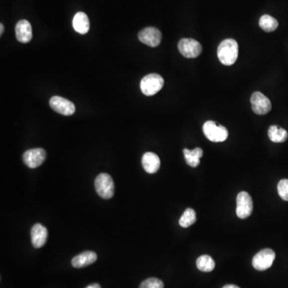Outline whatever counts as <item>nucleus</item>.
I'll list each match as a JSON object with an SVG mask.
<instances>
[{
    "label": "nucleus",
    "instance_id": "9",
    "mask_svg": "<svg viewBox=\"0 0 288 288\" xmlns=\"http://www.w3.org/2000/svg\"><path fill=\"white\" fill-rule=\"evenodd\" d=\"M49 103L52 110L63 115L69 116L76 112V106L73 102L60 96H53Z\"/></svg>",
    "mask_w": 288,
    "mask_h": 288
},
{
    "label": "nucleus",
    "instance_id": "17",
    "mask_svg": "<svg viewBox=\"0 0 288 288\" xmlns=\"http://www.w3.org/2000/svg\"><path fill=\"white\" fill-rule=\"evenodd\" d=\"M184 155L187 164L192 168H196L200 164V158L203 156V151L200 147H196L192 151L184 149Z\"/></svg>",
    "mask_w": 288,
    "mask_h": 288
},
{
    "label": "nucleus",
    "instance_id": "6",
    "mask_svg": "<svg viewBox=\"0 0 288 288\" xmlns=\"http://www.w3.org/2000/svg\"><path fill=\"white\" fill-rule=\"evenodd\" d=\"M236 215L239 219H246L252 215L253 201L247 192H239L236 199Z\"/></svg>",
    "mask_w": 288,
    "mask_h": 288
},
{
    "label": "nucleus",
    "instance_id": "13",
    "mask_svg": "<svg viewBox=\"0 0 288 288\" xmlns=\"http://www.w3.org/2000/svg\"><path fill=\"white\" fill-rule=\"evenodd\" d=\"M15 35L18 42L29 43L32 39V28L28 21L22 19L18 21L15 26Z\"/></svg>",
    "mask_w": 288,
    "mask_h": 288
},
{
    "label": "nucleus",
    "instance_id": "12",
    "mask_svg": "<svg viewBox=\"0 0 288 288\" xmlns=\"http://www.w3.org/2000/svg\"><path fill=\"white\" fill-rule=\"evenodd\" d=\"M47 228L40 223H36L33 226L31 231V243L35 248H40L45 245L47 242Z\"/></svg>",
    "mask_w": 288,
    "mask_h": 288
},
{
    "label": "nucleus",
    "instance_id": "4",
    "mask_svg": "<svg viewBox=\"0 0 288 288\" xmlns=\"http://www.w3.org/2000/svg\"><path fill=\"white\" fill-rule=\"evenodd\" d=\"M202 131L206 139L215 143L224 142L228 137L227 128L222 125L217 124L214 121H206L202 127Z\"/></svg>",
    "mask_w": 288,
    "mask_h": 288
},
{
    "label": "nucleus",
    "instance_id": "16",
    "mask_svg": "<svg viewBox=\"0 0 288 288\" xmlns=\"http://www.w3.org/2000/svg\"><path fill=\"white\" fill-rule=\"evenodd\" d=\"M72 25L75 31L81 35H85L90 29V21L88 15L81 11L76 13V15L74 16Z\"/></svg>",
    "mask_w": 288,
    "mask_h": 288
},
{
    "label": "nucleus",
    "instance_id": "22",
    "mask_svg": "<svg viewBox=\"0 0 288 288\" xmlns=\"http://www.w3.org/2000/svg\"><path fill=\"white\" fill-rule=\"evenodd\" d=\"M164 284L162 280L157 278H149L141 283L139 288H164Z\"/></svg>",
    "mask_w": 288,
    "mask_h": 288
},
{
    "label": "nucleus",
    "instance_id": "18",
    "mask_svg": "<svg viewBox=\"0 0 288 288\" xmlns=\"http://www.w3.org/2000/svg\"><path fill=\"white\" fill-rule=\"evenodd\" d=\"M268 136H269V139L274 143H284L288 139V134L285 129L273 125L269 127Z\"/></svg>",
    "mask_w": 288,
    "mask_h": 288
},
{
    "label": "nucleus",
    "instance_id": "23",
    "mask_svg": "<svg viewBox=\"0 0 288 288\" xmlns=\"http://www.w3.org/2000/svg\"><path fill=\"white\" fill-rule=\"evenodd\" d=\"M278 193L284 200L288 201V180H280L278 184Z\"/></svg>",
    "mask_w": 288,
    "mask_h": 288
},
{
    "label": "nucleus",
    "instance_id": "10",
    "mask_svg": "<svg viewBox=\"0 0 288 288\" xmlns=\"http://www.w3.org/2000/svg\"><path fill=\"white\" fill-rule=\"evenodd\" d=\"M252 110L257 114H268L272 110L269 98L260 92H254L251 98Z\"/></svg>",
    "mask_w": 288,
    "mask_h": 288
},
{
    "label": "nucleus",
    "instance_id": "11",
    "mask_svg": "<svg viewBox=\"0 0 288 288\" xmlns=\"http://www.w3.org/2000/svg\"><path fill=\"white\" fill-rule=\"evenodd\" d=\"M140 42L151 47L160 45L162 40V33L156 27H146L138 35Z\"/></svg>",
    "mask_w": 288,
    "mask_h": 288
},
{
    "label": "nucleus",
    "instance_id": "21",
    "mask_svg": "<svg viewBox=\"0 0 288 288\" xmlns=\"http://www.w3.org/2000/svg\"><path fill=\"white\" fill-rule=\"evenodd\" d=\"M196 222V213L193 209L188 208L180 219V225L184 228L189 227Z\"/></svg>",
    "mask_w": 288,
    "mask_h": 288
},
{
    "label": "nucleus",
    "instance_id": "19",
    "mask_svg": "<svg viewBox=\"0 0 288 288\" xmlns=\"http://www.w3.org/2000/svg\"><path fill=\"white\" fill-rule=\"evenodd\" d=\"M196 266L198 270L203 272H210L214 270L215 263L210 256H201L198 258L196 261Z\"/></svg>",
    "mask_w": 288,
    "mask_h": 288
},
{
    "label": "nucleus",
    "instance_id": "26",
    "mask_svg": "<svg viewBox=\"0 0 288 288\" xmlns=\"http://www.w3.org/2000/svg\"><path fill=\"white\" fill-rule=\"evenodd\" d=\"M0 28H1V30H0V35H2L3 31H4V27H3V24H2V23L0 24Z\"/></svg>",
    "mask_w": 288,
    "mask_h": 288
},
{
    "label": "nucleus",
    "instance_id": "24",
    "mask_svg": "<svg viewBox=\"0 0 288 288\" xmlns=\"http://www.w3.org/2000/svg\"><path fill=\"white\" fill-rule=\"evenodd\" d=\"M86 288H101V287L98 284H92L88 285Z\"/></svg>",
    "mask_w": 288,
    "mask_h": 288
},
{
    "label": "nucleus",
    "instance_id": "15",
    "mask_svg": "<svg viewBox=\"0 0 288 288\" xmlns=\"http://www.w3.org/2000/svg\"><path fill=\"white\" fill-rule=\"evenodd\" d=\"M96 260H97V255L96 252L87 251L74 257L72 260V265L76 268H85L91 264H94Z\"/></svg>",
    "mask_w": 288,
    "mask_h": 288
},
{
    "label": "nucleus",
    "instance_id": "7",
    "mask_svg": "<svg viewBox=\"0 0 288 288\" xmlns=\"http://www.w3.org/2000/svg\"><path fill=\"white\" fill-rule=\"evenodd\" d=\"M179 51L184 57L194 59L198 57L202 52L200 43L193 39H182L179 42Z\"/></svg>",
    "mask_w": 288,
    "mask_h": 288
},
{
    "label": "nucleus",
    "instance_id": "1",
    "mask_svg": "<svg viewBox=\"0 0 288 288\" xmlns=\"http://www.w3.org/2000/svg\"><path fill=\"white\" fill-rule=\"evenodd\" d=\"M217 55L219 61L226 66H231L237 60L239 45L233 39H224L218 47Z\"/></svg>",
    "mask_w": 288,
    "mask_h": 288
},
{
    "label": "nucleus",
    "instance_id": "8",
    "mask_svg": "<svg viewBox=\"0 0 288 288\" xmlns=\"http://www.w3.org/2000/svg\"><path fill=\"white\" fill-rule=\"evenodd\" d=\"M47 157L45 150L43 148H34L25 151L23 160L29 168H37L43 164Z\"/></svg>",
    "mask_w": 288,
    "mask_h": 288
},
{
    "label": "nucleus",
    "instance_id": "5",
    "mask_svg": "<svg viewBox=\"0 0 288 288\" xmlns=\"http://www.w3.org/2000/svg\"><path fill=\"white\" fill-rule=\"evenodd\" d=\"M276 259L274 251L269 248L262 250L254 256L252 265L257 271H265L270 268Z\"/></svg>",
    "mask_w": 288,
    "mask_h": 288
},
{
    "label": "nucleus",
    "instance_id": "2",
    "mask_svg": "<svg viewBox=\"0 0 288 288\" xmlns=\"http://www.w3.org/2000/svg\"><path fill=\"white\" fill-rule=\"evenodd\" d=\"M164 85V80L158 74H149L144 76L140 82L142 93L147 96L157 94Z\"/></svg>",
    "mask_w": 288,
    "mask_h": 288
},
{
    "label": "nucleus",
    "instance_id": "3",
    "mask_svg": "<svg viewBox=\"0 0 288 288\" xmlns=\"http://www.w3.org/2000/svg\"><path fill=\"white\" fill-rule=\"evenodd\" d=\"M95 188L97 194L104 199H109L114 195V181L111 176L106 173H101L96 177Z\"/></svg>",
    "mask_w": 288,
    "mask_h": 288
},
{
    "label": "nucleus",
    "instance_id": "20",
    "mask_svg": "<svg viewBox=\"0 0 288 288\" xmlns=\"http://www.w3.org/2000/svg\"><path fill=\"white\" fill-rule=\"evenodd\" d=\"M278 26V21L269 14H264L260 18V27L266 32L276 31Z\"/></svg>",
    "mask_w": 288,
    "mask_h": 288
},
{
    "label": "nucleus",
    "instance_id": "25",
    "mask_svg": "<svg viewBox=\"0 0 288 288\" xmlns=\"http://www.w3.org/2000/svg\"><path fill=\"white\" fill-rule=\"evenodd\" d=\"M223 288H239V287L235 286L233 284H228V285H226V286L223 287Z\"/></svg>",
    "mask_w": 288,
    "mask_h": 288
},
{
    "label": "nucleus",
    "instance_id": "14",
    "mask_svg": "<svg viewBox=\"0 0 288 288\" xmlns=\"http://www.w3.org/2000/svg\"><path fill=\"white\" fill-rule=\"evenodd\" d=\"M142 165L147 173L154 174L160 169V157L153 152H146L142 158Z\"/></svg>",
    "mask_w": 288,
    "mask_h": 288
}]
</instances>
